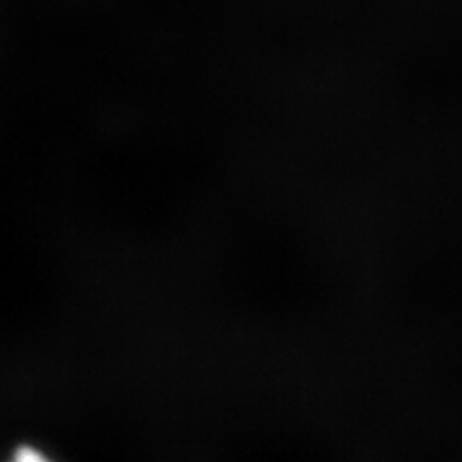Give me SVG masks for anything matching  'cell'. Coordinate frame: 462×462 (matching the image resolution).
I'll return each instance as SVG.
<instances>
[{
	"label": "cell",
	"instance_id": "cell-1",
	"mask_svg": "<svg viewBox=\"0 0 462 462\" xmlns=\"http://www.w3.org/2000/svg\"><path fill=\"white\" fill-rule=\"evenodd\" d=\"M5 462H62V460H58L52 453L42 449L41 445L20 443L14 447Z\"/></svg>",
	"mask_w": 462,
	"mask_h": 462
}]
</instances>
